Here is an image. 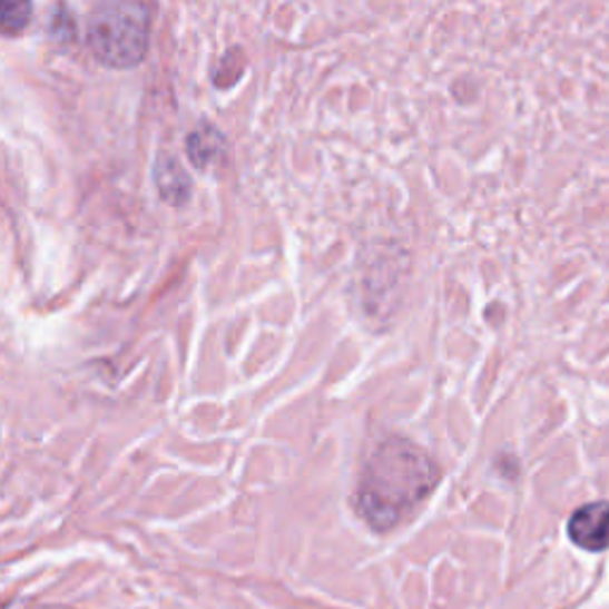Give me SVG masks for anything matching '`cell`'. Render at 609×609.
I'll use <instances>...</instances> for the list:
<instances>
[{"mask_svg":"<svg viewBox=\"0 0 609 609\" xmlns=\"http://www.w3.org/2000/svg\"><path fill=\"white\" fill-rule=\"evenodd\" d=\"M439 464L407 439L381 443L364 464L357 483V510L376 531H389L410 517L436 489Z\"/></svg>","mask_w":609,"mask_h":609,"instance_id":"obj_1","label":"cell"},{"mask_svg":"<svg viewBox=\"0 0 609 609\" xmlns=\"http://www.w3.org/2000/svg\"><path fill=\"white\" fill-rule=\"evenodd\" d=\"M153 10L131 0H108L89 10L86 17V46L98 62L127 69L141 62L150 43Z\"/></svg>","mask_w":609,"mask_h":609,"instance_id":"obj_2","label":"cell"},{"mask_svg":"<svg viewBox=\"0 0 609 609\" xmlns=\"http://www.w3.org/2000/svg\"><path fill=\"white\" fill-rule=\"evenodd\" d=\"M569 538L588 552L609 548V502H590L569 519Z\"/></svg>","mask_w":609,"mask_h":609,"instance_id":"obj_3","label":"cell"},{"mask_svg":"<svg viewBox=\"0 0 609 609\" xmlns=\"http://www.w3.org/2000/svg\"><path fill=\"white\" fill-rule=\"evenodd\" d=\"M153 174L155 186H158L163 200H167L169 205L179 207L190 198V177L174 155L160 153L158 160H155Z\"/></svg>","mask_w":609,"mask_h":609,"instance_id":"obj_4","label":"cell"},{"mask_svg":"<svg viewBox=\"0 0 609 609\" xmlns=\"http://www.w3.org/2000/svg\"><path fill=\"white\" fill-rule=\"evenodd\" d=\"M186 150H188V158L194 160V165L203 169L219 158L222 150H224V138L215 127L205 125V127L196 129L194 134H188Z\"/></svg>","mask_w":609,"mask_h":609,"instance_id":"obj_5","label":"cell"},{"mask_svg":"<svg viewBox=\"0 0 609 609\" xmlns=\"http://www.w3.org/2000/svg\"><path fill=\"white\" fill-rule=\"evenodd\" d=\"M31 17V3L27 0H3L0 3V27L6 33H20Z\"/></svg>","mask_w":609,"mask_h":609,"instance_id":"obj_6","label":"cell"}]
</instances>
